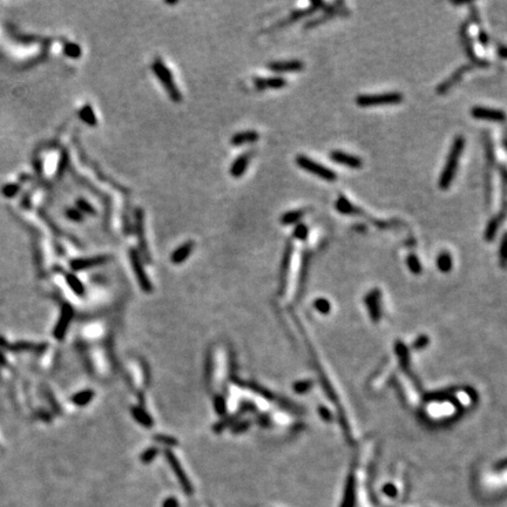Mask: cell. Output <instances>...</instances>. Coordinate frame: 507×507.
<instances>
[{
    "mask_svg": "<svg viewBox=\"0 0 507 507\" xmlns=\"http://www.w3.org/2000/svg\"><path fill=\"white\" fill-rule=\"evenodd\" d=\"M464 147H465V139H464L463 135H458L454 139L451 150H450L448 160H446L445 166H444V170L439 177V183L438 185H439V188L443 189V190H446L453 182L455 173H457L458 161H459L460 156H462Z\"/></svg>",
    "mask_w": 507,
    "mask_h": 507,
    "instance_id": "obj_1",
    "label": "cell"
},
{
    "mask_svg": "<svg viewBox=\"0 0 507 507\" xmlns=\"http://www.w3.org/2000/svg\"><path fill=\"white\" fill-rule=\"evenodd\" d=\"M151 71L155 74V76L161 82L165 91L167 92L168 96L173 100L174 102H180L182 100V94L181 91L177 88L175 84V80H174L173 73L167 67V65L162 61V59L156 58L151 64Z\"/></svg>",
    "mask_w": 507,
    "mask_h": 507,
    "instance_id": "obj_2",
    "label": "cell"
},
{
    "mask_svg": "<svg viewBox=\"0 0 507 507\" xmlns=\"http://www.w3.org/2000/svg\"><path fill=\"white\" fill-rule=\"evenodd\" d=\"M403 95L399 92H389V93L372 94V95H358L356 104L359 107H375V106L398 105L403 101Z\"/></svg>",
    "mask_w": 507,
    "mask_h": 507,
    "instance_id": "obj_3",
    "label": "cell"
},
{
    "mask_svg": "<svg viewBox=\"0 0 507 507\" xmlns=\"http://www.w3.org/2000/svg\"><path fill=\"white\" fill-rule=\"evenodd\" d=\"M296 165L299 166L300 168H302L303 170L308 171V173L312 174V175L319 176L322 180H325V181L334 182V181H336V179H337V175L335 171H332L331 169L325 167V166L320 165V163H319V162L314 161V160L310 159V157H308L305 155H297Z\"/></svg>",
    "mask_w": 507,
    "mask_h": 507,
    "instance_id": "obj_4",
    "label": "cell"
},
{
    "mask_svg": "<svg viewBox=\"0 0 507 507\" xmlns=\"http://www.w3.org/2000/svg\"><path fill=\"white\" fill-rule=\"evenodd\" d=\"M130 259L136 279L139 281L140 286H141V289L146 294H150L151 290H153V286H151L150 281L148 279L147 275H146L145 269H143L141 257H140L139 253H137L135 249H131L130 250Z\"/></svg>",
    "mask_w": 507,
    "mask_h": 507,
    "instance_id": "obj_5",
    "label": "cell"
},
{
    "mask_svg": "<svg viewBox=\"0 0 507 507\" xmlns=\"http://www.w3.org/2000/svg\"><path fill=\"white\" fill-rule=\"evenodd\" d=\"M165 455H166V458H167L168 464H169V465H170V468L173 469L174 473H175V475L177 477V479H179L180 484H181L183 491H185L187 494L193 493V486H191L190 481H189L188 477H187V475H186L185 471H183V469H182V466H181V464H180L179 460H177V458L175 457V454H174L171 451H169V450H166Z\"/></svg>",
    "mask_w": 507,
    "mask_h": 507,
    "instance_id": "obj_6",
    "label": "cell"
},
{
    "mask_svg": "<svg viewBox=\"0 0 507 507\" xmlns=\"http://www.w3.org/2000/svg\"><path fill=\"white\" fill-rule=\"evenodd\" d=\"M472 116L474 119L480 120H489V121L501 122L506 120L505 112L501 110H495V108H488V107H473L471 111Z\"/></svg>",
    "mask_w": 507,
    "mask_h": 507,
    "instance_id": "obj_7",
    "label": "cell"
},
{
    "mask_svg": "<svg viewBox=\"0 0 507 507\" xmlns=\"http://www.w3.org/2000/svg\"><path fill=\"white\" fill-rule=\"evenodd\" d=\"M267 68L275 73H290L300 72L304 68V62L300 60H283V61L269 62Z\"/></svg>",
    "mask_w": 507,
    "mask_h": 507,
    "instance_id": "obj_8",
    "label": "cell"
},
{
    "mask_svg": "<svg viewBox=\"0 0 507 507\" xmlns=\"http://www.w3.org/2000/svg\"><path fill=\"white\" fill-rule=\"evenodd\" d=\"M135 229H136V236L137 241H139L140 250L141 254L145 256V259L150 261V256H148V248H147V241L145 237V214H143L142 209H136L135 213Z\"/></svg>",
    "mask_w": 507,
    "mask_h": 507,
    "instance_id": "obj_9",
    "label": "cell"
},
{
    "mask_svg": "<svg viewBox=\"0 0 507 507\" xmlns=\"http://www.w3.org/2000/svg\"><path fill=\"white\" fill-rule=\"evenodd\" d=\"M330 157L334 162L354 169H358L363 166V161L360 157L351 155V154H346L344 151L332 150L330 153Z\"/></svg>",
    "mask_w": 507,
    "mask_h": 507,
    "instance_id": "obj_10",
    "label": "cell"
},
{
    "mask_svg": "<svg viewBox=\"0 0 507 507\" xmlns=\"http://www.w3.org/2000/svg\"><path fill=\"white\" fill-rule=\"evenodd\" d=\"M255 87L259 91L264 90H281L286 86V80L282 76H270V78H255Z\"/></svg>",
    "mask_w": 507,
    "mask_h": 507,
    "instance_id": "obj_11",
    "label": "cell"
},
{
    "mask_svg": "<svg viewBox=\"0 0 507 507\" xmlns=\"http://www.w3.org/2000/svg\"><path fill=\"white\" fill-rule=\"evenodd\" d=\"M72 319H73V310H72L70 305H64L61 311V316H60L58 324H56V330H54V336H56V338H58V339H62V338H64L66 332H67L68 326L71 324Z\"/></svg>",
    "mask_w": 507,
    "mask_h": 507,
    "instance_id": "obj_12",
    "label": "cell"
},
{
    "mask_svg": "<svg viewBox=\"0 0 507 507\" xmlns=\"http://www.w3.org/2000/svg\"><path fill=\"white\" fill-rule=\"evenodd\" d=\"M466 26H468V24H464L463 27L460 28V36H462L463 38V42H464V46H465V50L466 52H468L469 54V58H471L472 61H473V65L475 66V67H489V62L485 61V60H480L477 58V56H475L473 48H472V41H471V38L469 37L468 34V28H466Z\"/></svg>",
    "mask_w": 507,
    "mask_h": 507,
    "instance_id": "obj_13",
    "label": "cell"
},
{
    "mask_svg": "<svg viewBox=\"0 0 507 507\" xmlns=\"http://www.w3.org/2000/svg\"><path fill=\"white\" fill-rule=\"evenodd\" d=\"M473 67H474L473 65H464V66H462V67L458 68V70L455 71L454 73L452 74V75L450 76L449 79H446L445 81L443 82V84H440L439 86H438V87H437V93L438 94L446 93V92H448L450 88L453 87V86L457 84V82L459 81L460 79H462L463 74L465 73V72L472 70V68H473Z\"/></svg>",
    "mask_w": 507,
    "mask_h": 507,
    "instance_id": "obj_14",
    "label": "cell"
},
{
    "mask_svg": "<svg viewBox=\"0 0 507 507\" xmlns=\"http://www.w3.org/2000/svg\"><path fill=\"white\" fill-rule=\"evenodd\" d=\"M251 153H244L239 157H236V160L230 166V175L235 177V179H239V177L244 175L249 167Z\"/></svg>",
    "mask_w": 507,
    "mask_h": 507,
    "instance_id": "obj_15",
    "label": "cell"
},
{
    "mask_svg": "<svg viewBox=\"0 0 507 507\" xmlns=\"http://www.w3.org/2000/svg\"><path fill=\"white\" fill-rule=\"evenodd\" d=\"M259 140L260 134L257 133L256 131H245L234 134L230 139V143L231 146H235V147H240V146L255 143L259 141Z\"/></svg>",
    "mask_w": 507,
    "mask_h": 507,
    "instance_id": "obj_16",
    "label": "cell"
},
{
    "mask_svg": "<svg viewBox=\"0 0 507 507\" xmlns=\"http://www.w3.org/2000/svg\"><path fill=\"white\" fill-rule=\"evenodd\" d=\"M194 249V242L193 241H187L183 244L180 245L179 248H176L173 251L170 256V261L174 264H182L190 256V254L193 253Z\"/></svg>",
    "mask_w": 507,
    "mask_h": 507,
    "instance_id": "obj_17",
    "label": "cell"
},
{
    "mask_svg": "<svg viewBox=\"0 0 507 507\" xmlns=\"http://www.w3.org/2000/svg\"><path fill=\"white\" fill-rule=\"evenodd\" d=\"M291 256H293V243L288 242L286 243L284 255H283V257H282V265H281V288H280L281 294H283V290H284V288H285L286 275H288L289 267H290Z\"/></svg>",
    "mask_w": 507,
    "mask_h": 507,
    "instance_id": "obj_18",
    "label": "cell"
},
{
    "mask_svg": "<svg viewBox=\"0 0 507 507\" xmlns=\"http://www.w3.org/2000/svg\"><path fill=\"white\" fill-rule=\"evenodd\" d=\"M506 215H507V208H506V206H504L503 210H501L499 214L495 215L493 219L488 222V227H486V230H485V239L486 240L492 241L494 239L495 234H497L498 229H499L501 222L504 221V219H505Z\"/></svg>",
    "mask_w": 507,
    "mask_h": 507,
    "instance_id": "obj_19",
    "label": "cell"
},
{
    "mask_svg": "<svg viewBox=\"0 0 507 507\" xmlns=\"http://www.w3.org/2000/svg\"><path fill=\"white\" fill-rule=\"evenodd\" d=\"M110 261L108 256H98V257H92V259H82V260H76L72 262V268L74 270H82V269H87L91 267H96V265L104 264V263Z\"/></svg>",
    "mask_w": 507,
    "mask_h": 507,
    "instance_id": "obj_20",
    "label": "cell"
},
{
    "mask_svg": "<svg viewBox=\"0 0 507 507\" xmlns=\"http://www.w3.org/2000/svg\"><path fill=\"white\" fill-rule=\"evenodd\" d=\"M131 414H133L134 419H135L137 423L141 424L142 426H145V428H147V429L153 428V425H154L153 418H151L142 408H139V406H133V408L131 409Z\"/></svg>",
    "mask_w": 507,
    "mask_h": 507,
    "instance_id": "obj_21",
    "label": "cell"
},
{
    "mask_svg": "<svg viewBox=\"0 0 507 507\" xmlns=\"http://www.w3.org/2000/svg\"><path fill=\"white\" fill-rule=\"evenodd\" d=\"M308 209H296V210H289L281 216V223L283 225H290L297 223L304 216Z\"/></svg>",
    "mask_w": 507,
    "mask_h": 507,
    "instance_id": "obj_22",
    "label": "cell"
},
{
    "mask_svg": "<svg viewBox=\"0 0 507 507\" xmlns=\"http://www.w3.org/2000/svg\"><path fill=\"white\" fill-rule=\"evenodd\" d=\"M336 209L339 213L345 214V215H352V214H358L360 213V210L357 207H355L354 205H351L344 196H339L336 201Z\"/></svg>",
    "mask_w": 507,
    "mask_h": 507,
    "instance_id": "obj_23",
    "label": "cell"
},
{
    "mask_svg": "<svg viewBox=\"0 0 507 507\" xmlns=\"http://www.w3.org/2000/svg\"><path fill=\"white\" fill-rule=\"evenodd\" d=\"M240 417H241L240 412H237L236 414H233V416H225V418H223L221 422L215 424L214 428H213L214 432L215 433H221L225 429L233 428V426L235 425V423L239 420Z\"/></svg>",
    "mask_w": 507,
    "mask_h": 507,
    "instance_id": "obj_24",
    "label": "cell"
},
{
    "mask_svg": "<svg viewBox=\"0 0 507 507\" xmlns=\"http://www.w3.org/2000/svg\"><path fill=\"white\" fill-rule=\"evenodd\" d=\"M242 386H245V388L251 389V390L256 392V394H259L260 396L264 397L265 399H268V400H273L274 398H275L273 392H270V391L268 390V389L263 388L262 385H259V384H256V383H253V382L243 383V385H242Z\"/></svg>",
    "mask_w": 507,
    "mask_h": 507,
    "instance_id": "obj_25",
    "label": "cell"
},
{
    "mask_svg": "<svg viewBox=\"0 0 507 507\" xmlns=\"http://www.w3.org/2000/svg\"><path fill=\"white\" fill-rule=\"evenodd\" d=\"M93 397H94V392L92 390L81 391L73 397V403L78 406H85V405H87V404L90 403L92 399H93Z\"/></svg>",
    "mask_w": 507,
    "mask_h": 507,
    "instance_id": "obj_26",
    "label": "cell"
},
{
    "mask_svg": "<svg viewBox=\"0 0 507 507\" xmlns=\"http://www.w3.org/2000/svg\"><path fill=\"white\" fill-rule=\"evenodd\" d=\"M67 283H68V285L71 286L72 290H73L76 295H79V296H81V295L85 293L84 285H82V283L80 282V280L78 279V277H75L74 275H67Z\"/></svg>",
    "mask_w": 507,
    "mask_h": 507,
    "instance_id": "obj_27",
    "label": "cell"
},
{
    "mask_svg": "<svg viewBox=\"0 0 507 507\" xmlns=\"http://www.w3.org/2000/svg\"><path fill=\"white\" fill-rule=\"evenodd\" d=\"M214 409L215 412L220 416H225V412H227V403H225V398L222 394H216L214 397Z\"/></svg>",
    "mask_w": 507,
    "mask_h": 507,
    "instance_id": "obj_28",
    "label": "cell"
},
{
    "mask_svg": "<svg viewBox=\"0 0 507 507\" xmlns=\"http://www.w3.org/2000/svg\"><path fill=\"white\" fill-rule=\"evenodd\" d=\"M452 267V259L449 253H442L438 257V268L443 271H449Z\"/></svg>",
    "mask_w": 507,
    "mask_h": 507,
    "instance_id": "obj_29",
    "label": "cell"
},
{
    "mask_svg": "<svg viewBox=\"0 0 507 507\" xmlns=\"http://www.w3.org/2000/svg\"><path fill=\"white\" fill-rule=\"evenodd\" d=\"M309 234V229L304 223H297V225L294 229V237L299 241H304L306 240Z\"/></svg>",
    "mask_w": 507,
    "mask_h": 507,
    "instance_id": "obj_30",
    "label": "cell"
},
{
    "mask_svg": "<svg viewBox=\"0 0 507 507\" xmlns=\"http://www.w3.org/2000/svg\"><path fill=\"white\" fill-rule=\"evenodd\" d=\"M157 453H159V450H157L156 448H150L146 450L143 453L140 455V459H141V462L143 464H150L154 460V458L156 457Z\"/></svg>",
    "mask_w": 507,
    "mask_h": 507,
    "instance_id": "obj_31",
    "label": "cell"
},
{
    "mask_svg": "<svg viewBox=\"0 0 507 507\" xmlns=\"http://www.w3.org/2000/svg\"><path fill=\"white\" fill-rule=\"evenodd\" d=\"M211 375H213V356H211V352L208 351L206 356V380L208 385H210Z\"/></svg>",
    "mask_w": 507,
    "mask_h": 507,
    "instance_id": "obj_32",
    "label": "cell"
},
{
    "mask_svg": "<svg viewBox=\"0 0 507 507\" xmlns=\"http://www.w3.org/2000/svg\"><path fill=\"white\" fill-rule=\"evenodd\" d=\"M154 439H155L157 443H161V444H163V445L169 446V448H173V446L179 445L177 439H175V438H173V437L165 436V434H156V436L154 437Z\"/></svg>",
    "mask_w": 507,
    "mask_h": 507,
    "instance_id": "obj_33",
    "label": "cell"
},
{
    "mask_svg": "<svg viewBox=\"0 0 507 507\" xmlns=\"http://www.w3.org/2000/svg\"><path fill=\"white\" fill-rule=\"evenodd\" d=\"M500 263L503 267L507 265V231L504 234L500 245Z\"/></svg>",
    "mask_w": 507,
    "mask_h": 507,
    "instance_id": "obj_34",
    "label": "cell"
},
{
    "mask_svg": "<svg viewBox=\"0 0 507 507\" xmlns=\"http://www.w3.org/2000/svg\"><path fill=\"white\" fill-rule=\"evenodd\" d=\"M250 420H242V422H236L235 423V425L231 428V431H233L234 434H239V433H243V432H245L247 430L250 428Z\"/></svg>",
    "mask_w": 507,
    "mask_h": 507,
    "instance_id": "obj_35",
    "label": "cell"
},
{
    "mask_svg": "<svg viewBox=\"0 0 507 507\" xmlns=\"http://www.w3.org/2000/svg\"><path fill=\"white\" fill-rule=\"evenodd\" d=\"M310 388L311 382H309V380H305V382H297L294 385V390L295 392H297V394H304V392L308 391Z\"/></svg>",
    "mask_w": 507,
    "mask_h": 507,
    "instance_id": "obj_36",
    "label": "cell"
},
{
    "mask_svg": "<svg viewBox=\"0 0 507 507\" xmlns=\"http://www.w3.org/2000/svg\"><path fill=\"white\" fill-rule=\"evenodd\" d=\"M315 306H316L317 310L323 312V314H326V312L330 310V304H329L325 300H317L316 302H315Z\"/></svg>",
    "mask_w": 507,
    "mask_h": 507,
    "instance_id": "obj_37",
    "label": "cell"
},
{
    "mask_svg": "<svg viewBox=\"0 0 507 507\" xmlns=\"http://www.w3.org/2000/svg\"><path fill=\"white\" fill-rule=\"evenodd\" d=\"M408 262H409V267L411 268L412 270L414 271V273H418V271L420 270L419 262H418L417 257L414 256V255H411V256L409 257V259H408Z\"/></svg>",
    "mask_w": 507,
    "mask_h": 507,
    "instance_id": "obj_38",
    "label": "cell"
},
{
    "mask_svg": "<svg viewBox=\"0 0 507 507\" xmlns=\"http://www.w3.org/2000/svg\"><path fill=\"white\" fill-rule=\"evenodd\" d=\"M253 411H256V406L254 405L253 403H242V405L240 406V410L239 412L241 414L243 413H247V412H253Z\"/></svg>",
    "mask_w": 507,
    "mask_h": 507,
    "instance_id": "obj_39",
    "label": "cell"
},
{
    "mask_svg": "<svg viewBox=\"0 0 507 507\" xmlns=\"http://www.w3.org/2000/svg\"><path fill=\"white\" fill-rule=\"evenodd\" d=\"M257 423H259V425L263 426V428H268V426L270 425V418H269L267 414H260V416L257 417Z\"/></svg>",
    "mask_w": 507,
    "mask_h": 507,
    "instance_id": "obj_40",
    "label": "cell"
},
{
    "mask_svg": "<svg viewBox=\"0 0 507 507\" xmlns=\"http://www.w3.org/2000/svg\"><path fill=\"white\" fill-rule=\"evenodd\" d=\"M163 507H179V503H177L175 498H169V499L165 501Z\"/></svg>",
    "mask_w": 507,
    "mask_h": 507,
    "instance_id": "obj_41",
    "label": "cell"
},
{
    "mask_svg": "<svg viewBox=\"0 0 507 507\" xmlns=\"http://www.w3.org/2000/svg\"><path fill=\"white\" fill-rule=\"evenodd\" d=\"M479 40H480L481 44H483L484 46H486L488 44V36L484 32V31H481V32L479 33Z\"/></svg>",
    "mask_w": 507,
    "mask_h": 507,
    "instance_id": "obj_42",
    "label": "cell"
},
{
    "mask_svg": "<svg viewBox=\"0 0 507 507\" xmlns=\"http://www.w3.org/2000/svg\"><path fill=\"white\" fill-rule=\"evenodd\" d=\"M499 56L503 59H507V47H500L499 48Z\"/></svg>",
    "mask_w": 507,
    "mask_h": 507,
    "instance_id": "obj_43",
    "label": "cell"
},
{
    "mask_svg": "<svg viewBox=\"0 0 507 507\" xmlns=\"http://www.w3.org/2000/svg\"><path fill=\"white\" fill-rule=\"evenodd\" d=\"M503 143H504V147H505V150H507V136L504 137V142Z\"/></svg>",
    "mask_w": 507,
    "mask_h": 507,
    "instance_id": "obj_44",
    "label": "cell"
},
{
    "mask_svg": "<svg viewBox=\"0 0 507 507\" xmlns=\"http://www.w3.org/2000/svg\"><path fill=\"white\" fill-rule=\"evenodd\" d=\"M166 4H167V5H175V4H177V1H166Z\"/></svg>",
    "mask_w": 507,
    "mask_h": 507,
    "instance_id": "obj_45",
    "label": "cell"
}]
</instances>
